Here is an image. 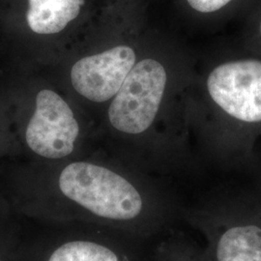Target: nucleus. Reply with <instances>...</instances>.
I'll return each instance as SVG.
<instances>
[{"mask_svg":"<svg viewBox=\"0 0 261 261\" xmlns=\"http://www.w3.org/2000/svg\"><path fill=\"white\" fill-rule=\"evenodd\" d=\"M21 185L2 198L14 213L44 222L99 224L151 241L172 230L180 208L113 168L77 160L50 182Z\"/></svg>","mask_w":261,"mask_h":261,"instance_id":"1","label":"nucleus"},{"mask_svg":"<svg viewBox=\"0 0 261 261\" xmlns=\"http://www.w3.org/2000/svg\"><path fill=\"white\" fill-rule=\"evenodd\" d=\"M21 218L19 261H156L150 241L119 229Z\"/></svg>","mask_w":261,"mask_h":261,"instance_id":"2","label":"nucleus"},{"mask_svg":"<svg viewBox=\"0 0 261 261\" xmlns=\"http://www.w3.org/2000/svg\"><path fill=\"white\" fill-rule=\"evenodd\" d=\"M182 216L203 235L209 261H261V225L236 219L232 207L219 200Z\"/></svg>","mask_w":261,"mask_h":261,"instance_id":"3","label":"nucleus"},{"mask_svg":"<svg viewBox=\"0 0 261 261\" xmlns=\"http://www.w3.org/2000/svg\"><path fill=\"white\" fill-rule=\"evenodd\" d=\"M167 73L160 62L146 58L134 66L109 109L112 127L127 135L148 130L158 113Z\"/></svg>","mask_w":261,"mask_h":261,"instance_id":"4","label":"nucleus"},{"mask_svg":"<svg viewBox=\"0 0 261 261\" xmlns=\"http://www.w3.org/2000/svg\"><path fill=\"white\" fill-rule=\"evenodd\" d=\"M79 135V123L65 100L53 90H41L25 130L29 150L48 161L69 158L75 151Z\"/></svg>","mask_w":261,"mask_h":261,"instance_id":"5","label":"nucleus"},{"mask_svg":"<svg viewBox=\"0 0 261 261\" xmlns=\"http://www.w3.org/2000/svg\"><path fill=\"white\" fill-rule=\"evenodd\" d=\"M215 103L241 121H261V61L239 60L218 66L208 76Z\"/></svg>","mask_w":261,"mask_h":261,"instance_id":"6","label":"nucleus"},{"mask_svg":"<svg viewBox=\"0 0 261 261\" xmlns=\"http://www.w3.org/2000/svg\"><path fill=\"white\" fill-rule=\"evenodd\" d=\"M135 65L136 54L132 47H112L79 60L71 70V82L80 95L103 103L117 94Z\"/></svg>","mask_w":261,"mask_h":261,"instance_id":"7","label":"nucleus"},{"mask_svg":"<svg viewBox=\"0 0 261 261\" xmlns=\"http://www.w3.org/2000/svg\"><path fill=\"white\" fill-rule=\"evenodd\" d=\"M27 13L29 28L41 35L61 32L76 19L84 0H28Z\"/></svg>","mask_w":261,"mask_h":261,"instance_id":"8","label":"nucleus"},{"mask_svg":"<svg viewBox=\"0 0 261 261\" xmlns=\"http://www.w3.org/2000/svg\"><path fill=\"white\" fill-rule=\"evenodd\" d=\"M23 220L0 196V261H19Z\"/></svg>","mask_w":261,"mask_h":261,"instance_id":"9","label":"nucleus"},{"mask_svg":"<svg viewBox=\"0 0 261 261\" xmlns=\"http://www.w3.org/2000/svg\"><path fill=\"white\" fill-rule=\"evenodd\" d=\"M154 255L156 261H209L203 247L171 230L154 245Z\"/></svg>","mask_w":261,"mask_h":261,"instance_id":"10","label":"nucleus"},{"mask_svg":"<svg viewBox=\"0 0 261 261\" xmlns=\"http://www.w3.org/2000/svg\"><path fill=\"white\" fill-rule=\"evenodd\" d=\"M234 0H186L188 6L199 14L208 15L222 11Z\"/></svg>","mask_w":261,"mask_h":261,"instance_id":"11","label":"nucleus"},{"mask_svg":"<svg viewBox=\"0 0 261 261\" xmlns=\"http://www.w3.org/2000/svg\"><path fill=\"white\" fill-rule=\"evenodd\" d=\"M259 31H260V35H261V19H260V21H259Z\"/></svg>","mask_w":261,"mask_h":261,"instance_id":"12","label":"nucleus"}]
</instances>
